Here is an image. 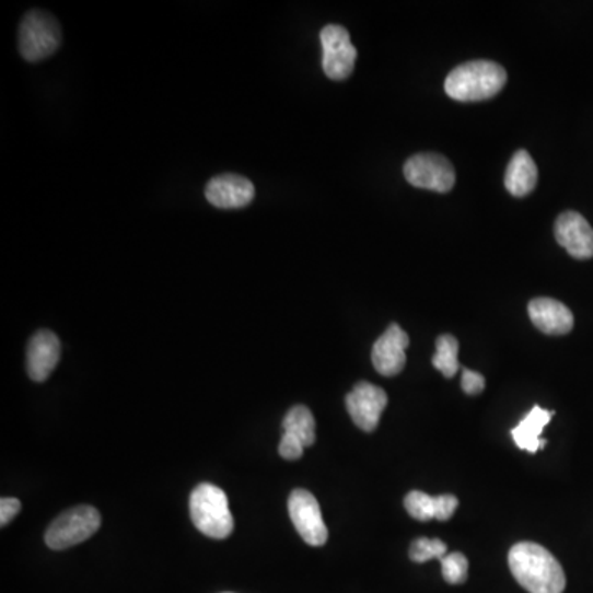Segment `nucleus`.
<instances>
[{
    "instance_id": "8",
    "label": "nucleus",
    "mask_w": 593,
    "mask_h": 593,
    "mask_svg": "<svg viewBox=\"0 0 593 593\" xmlns=\"http://www.w3.org/2000/svg\"><path fill=\"white\" fill-rule=\"evenodd\" d=\"M321 42L322 48H324L322 67H324L325 74L330 80H347L353 73L358 55L347 28L341 25H327L321 32Z\"/></svg>"
},
{
    "instance_id": "4",
    "label": "nucleus",
    "mask_w": 593,
    "mask_h": 593,
    "mask_svg": "<svg viewBox=\"0 0 593 593\" xmlns=\"http://www.w3.org/2000/svg\"><path fill=\"white\" fill-rule=\"evenodd\" d=\"M60 25L47 12H28L19 27V50L31 63L54 55L60 47Z\"/></svg>"
},
{
    "instance_id": "1",
    "label": "nucleus",
    "mask_w": 593,
    "mask_h": 593,
    "mask_svg": "<svg viewBox=\"0 0 593 593\" xmlns=\"http://www.w3.org/2000/svg\"><path fill=\"white\" fill-rule=\"evenodd\" d=\"M511 572L530 593H562L566 573L559 560L536 543L514 544L508 554Z\"/></svg>"
},
{
    "instance_id": "2",
    "label": "nucleus",
    "mask_w": 593,
    "mask_h": 593,
    "mask_svg": "<svg viewBox=\"0 0 593 593\" xmlns=\"http://www.w3.org/2000/svg\"><path fill=\"white\" fill-rule=\"evenodd\" d=\"M507 80V70L495 61H468L449 73L445 93L462 103H477L497 96Z\"/></svg>"
},
{
    "instance_id": "13",
    "label": "nucleus",
    "mask_w": 593,
    "mask_h": 593,
    "mask_svg": "<svg viewBox=\"0 0 593 593\" xmlns=\"http://www.w3.org/2000/svg\"><path fill=\"white\" fill-rule=\"evenodd\" d=\"M61 357V344L50 330H40L31 338L27 347L28 376L35 383H44L57 368Z\"/></svg>"
},
{
    "instance_id": "6",
    "label": "nucleus",
    "mask_w": 593,
    "mask_h": 593,
    "mask_svg": "<svg viewBox=\"0 0 593 593\" xmlns=\"http://www.w3.org/2000/svg\"><path fill=\"white\" fill-rule=\"evenodd\" d=\"M404 175L414 187L437 194H447L455 185L454 165L449 159L433 152L412 155L404 165Z\"/></svg>"
},
{
    "instance_id": "3",
    "label": "nucleus",
    "mask_w": 593,
    "mask_h": 593,
    "mask_svg": "<svg viewBox=\"0 0 593 593\" xmlns=\"http://www.w3.org/2000/svg\"><path fill=\"white\" fill-rule=\"evenodd\" d=\"M190 516L195 527L211 539H226L234 530L226 493L211 484H200L190 497Z\"/></svg>"
},
{
    "instance_id": "7",
    "label": "nucleus",
    "mask_w": 593,
    "mask_h": 593,
    "mask_svg": "<svg viewBox=\"0 0 593 593\" xmlns=\"http://www.w3.org/2000/svg\"><path fill=\"white\" fill-rule=\"evenodd\" d=\"M289 514L296 533L309 546H325L328 540L327 524L322 516L317 498L307 490H293L289 497Z\"/></svg>"
},
{
    "instance_id": "14",
    "label": "nucleus",
    "mask_w": 593,
    "mask_h": 593,
    "mask_svg": "<svg viewBox=\"0 0 593 593\" xmlns=\"http://www.w3.org/2000/svg\"><path fill=\"white\" fill-rule=\"evenodd\" d=\"M531 322L546 335H567L573 328V315L562 302L549 296L534 299L527 305Z\"/></svg>"
},
{
    "instance_id": "19",
    "label": "nucleus",
    "mask_w": 593,
    "mask_h": 593,
    "mask_svg": "<svg viewBox=\"0 0 593 593\" xmlns=\"http://www.w3.org/2000/svg\"><path fill=\"white\" fill-rule=\"evenodd\" d=\"M435 350L432 358L433 368L451 380L461 370L457 338L452 335H440L435 341Z\"/></svg>"
},
{
    "instance_id": "20",
    "label": "nucleus",
    "mask_w": 593,
    "mask_h": 593,
    "mask_svg": "<svg viewBox=\"0 0 593 593\" xmlns=\"http://www.w3.org/2000/svg\"><path fill=\"white\" fill-rule=\"evenodd\" d=\"M445 556H447V544L440 539L419 537V539L414 540L409 549L410 560L417 563H423L430 559L440 560Z\"/></svg>"
},
{
    "instance_id": "15",
    "label": "nucleus",
    "mask_w": 593,
    "mask_h": 593,
    "mask_svg": "<svg viewBox=\"0 0 593 593\" xmlns=\"http://www.w3.org/2000/svg\"><path fill=\"white\" fill-rule=\"evenodd\" d=\"M404 507L414 520L422 523L430 520L449 521L458 508V500L454 495L430 497L423 491H410L404 498Z\"/></svg>"
},
{
    "instance_id": "23",
    "label": "nucleus",
    "mask_w": 593,
    "mask_h": 593,
    "mask_svg": "<svg viewBox=\"0 0 593 593\" xmlns=\"http://www.w3.org/2000/svg\"><path fill=\"white\" fill-rule=\"evenodd\" d=\"M485 386H487V381H485L484 374L467 370V368L462 371V389L468 396H477V394L484 393Z\"/></svg>"
},
{
    "instance_id": "22",
    "label": "nucleus",
    "mask_w": 593,
    "mask_h": 593,
    "mask_svg": "<svg viewBox=\"0 0 593 593\" xmlns=\"http://www.w3.org/2000/svg\"><path fill=\"white\" fill-rule=\"evenodd\" d=\"M305 447L295 437L283 433L280 440L279 454L286 461H299L304 455Z\"/></svg>"
},
{
    "instance_id": "17",
    "label": "nucleus",
    "mask_w": 593,
    "mask_h": 593,
    "mask_svg": "<svg viewBox=\"0 0 593 593\" xmlns=\"http://www.w3.org/2000/svg\"><path fill=\"white\" fill-rule=\"evenodd\" d=\"M537 185L536 162L527 151H518L508 164L504 187L513 197H527Z\"/></svg>"
},
{
    "instance_id": "16",
    "label": "nucleus",
    "mask_w": 593,
    "mask_h": 593,
    "mask_svg": "<svg viewBox=\"0 0 593 593\" xmlns=\"http://www.w3.org/2000/svg\"><path fill=\"white\" fill-rule=\"evenodd\" d=\"M554 410L543 409L540 406H534L530 410L526 417L511 430V435H513L514 443L521 451L531 452V454H536V452L543 451L546 447V440L540 439V433H543L544 427L550 422L553 419Z\"/></svg>"
},
{
    "instance_id": "11",
    "label": "nucleus",
    "mask_w": 593,
    "mask_h": 593,
    "mask_svg": "<svg viewBox=\"0 0 593 593\" xmlns=\"http://www.w3.org/2000/svg\"><path fill=\"white\" fill-rule=\"evenodd\" d=\"M557 243L575 259H592L593 257V228L589 221L577 213L566 211L557 218L554 226Z\"/></svg>"
},
{
    "instance_id": "18",
    "label": "nucleus",
    "mask_w": 593,
    "mask_h": 593,
    "mask_svg": "<svg viewBox=\"0 0 593 593\" xmlns=\"http://www.w3.org/2000/svg\"><path fill=\"white\" fill-rule=\"evenodd\" d=\"M283 433L295 437L305 449L315 443V417L305 406H295L283 417Z\"/></svg>"
},
{
    "instance_id": "9",
    "label": "nucleus",
    "mask_w": 593,
    "mask_h": 593,
    "mask_svg": "<svg viewBox=\"0 0 593 593\" xmlns=\"http://www.w3.org/2000/svg\"><path fill=\"white\" fill-rule=\"evenodd\" d=\"M387 394L374 384L358 383L347 396V409L353 422L364 432H373L380 426L381 414L386 409Z\"/></svg>"
},
{
    "instance_id": "5",
    "label": "nucleus",
    "mask_w": 593,
    "mask_h": 593,
    "mask_svg": "<svg viewBox=\"0 0 593 593\" xmlns=\"http://www.w3.org/2000/svg\"><path fill=\"white\" fill-rule=\"evenodd\" d=\"M101 527V514L96 508L77 507L61 513L45 533V544L50 549L63 550L94 536Z\"/></svg>"
},
{
    "instance_id": "24",
    "label": "nucleus",
    "mask_w": 593,
    "mask_h": 593,
    "mask_svg": "<svg viewBox=\"0 0 593 593\" xmlns=\"http://www.w3.org/2000/svg\"><path fill=\"white\" fill-rule=\"evenodd\" d=\"M21 510L22 503L18 498H2L0 501V526H8L21 513Z\"/></svg>"
},
{
    "instance_id": "21",
    "label": "nucleus",
    "mask_w": 593,
    "mask_h": 593,
    "mask_svg": "<svg viewBox=\"0 0 593 593\" xmlns=\"http://www.w3.org/2000/svg\"><path fill=\"white\" fill-rule=\"evenodd\" d=\"M443 579L452 585L464 583L468 577V559L462 553H452L440 559Z\"/></svg>"
},
{
    "instance_id": "12",
    "label": "nucleus",
    "mask_w": 593,
    "mask_h": 593,
    "mask_svg": "<svg viewBox=\"0 0 593 593\" xmlns=\"http://www.w3.org/2000/svg\"><path fill=\"white\" fill-rule=\"evenodd\" d=\"M207 200L213 207L223 208V210H236L244 208L254 200V185L241 175L226 174L218 175L208 182Z\"/></svg>"
},
{
    "instance_id": "10",
    "label": "nucleus",
    "mask_w": 593,
    "mask_h": 593,
    "mask_svg": "<svg viewBox=\"0 0 593 593\" xmlns=\"http://www.w3.org/2000/svg\"><path fill=\"white\" fill-rule=\"evenodd\" d=\"M407 347H409V335L399 325L391 324L374 344L373 353H371L374 370L386 377L399 374L406 367Z\"/></svg>"
}]
</instances>
